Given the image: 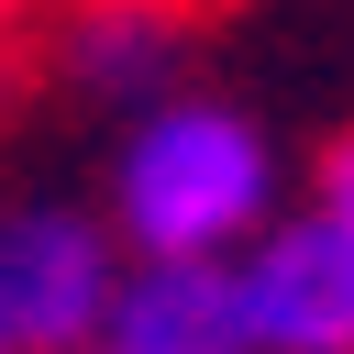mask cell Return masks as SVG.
<instances>
[{
	"mask_svg": "<svg viewBox=\"0 0 354 354\" xmlns=\"http://www.w3.org/2000/svg\"><path fill=\"white\" fill-rule=\"evenodd\" d=\"M266 188H277V155L221 100L144 111L122 166H111V210H122L133 254H188V266H221L232 243H254L266 232Z\"/></svg>",
	"mask_w": 354,
	"mask_h": 354,
	"instance_id": "1",
	"label": "cell"
},
{
	"mask_svg": "<svg viewBox=\"0 0 354 354\" xmlns=\"http://www.w3.org/2000/svg\"><path fill=\"white\" fill-rule=\"evenodd\" d=\"M122 254L77 210H11L0 221V343L11 354H88L111 321Z\"/></svg>",
	"mask_w": 354,
	"mask_h": 354,
	"instance_id": "2",
	"label": "cell"
},
{
	"mask_svg": "<svg viewBox=\"0 0 354 354\" xmlns=\"http://www.w3.org/2000/svg\"><path fill=\"white\" fill-rule=\"evenodd\" d=\"M232 321L243 354H354V243L310 221H266L232 254Z\"/></svg>",
	"mask_w": 354,
	"mask_h": 354,
	"instance_id": "3",
	"label": "cell"
},
{
	"mask_svg": "<svg viewBox=\"0 0 354 354\" xmlns=\"http://www.w3.org/2000/svg\"><path fill=\"white\" fill-rule=\"evenodd\" d=\"M88 354H243L232 321V266H188V254H144L111 288V321Z\"/></svg>",
	"mask_w": 354,
	"mask_h": 354,
	"instance_id": "4",
	"label": "cell"
},
{
	"mask_svg": "<svg viewBox=\"0 0 354 354\" xmlns=\"http://www.w3.org/2000/svg\"><path fill=\"white\" fill-rule=\"evenodd\" d=\"M166 44H177V11L166 0H88L66 22V66L88 88H155L166 77Z\"/></svg>",
	"mask_w": 354,
	"mask_h": 354,
	"instance_id": "5",
	"label": "cell"
},
{
	"mask_svg": "<svg viewBox=\"0 0 354 354\" xmlns=\"http://www.w3.org/2000/svg\"><path fill=\"white\" fill-rule=\"evenodd\" d=\"M321 221H332V232L354 243V133H343V144L321 155Z\"/></svg>",
	"mask_w": 354,
	"mask_h": 354,
	"instance_id": "6",
	"label": "cell"
},
{
	"mask_svg": "<svg viewBox=\"0 0 354 354\" xmlns=\"http://www.w3.org/2000/svg\"><path fill=\"white\" fill-rule=\"evenodd\" d=\"M0 22H11V0H0Z\"/></svg>",
	"mask_w": 354,
	"mask_h": 354,
	"instance_id": "7",
	"label": "cell"
},
{
	"mask_svg": "<svg viewBox=\"0 0 354 354\" xmlns=\"http://www.w3.org/2000/svg\"><path fill=\"white\" fill-rule=\"evenodd\" d=\"M0 354H11V343H0Z\"/></svg>",
	"mask_w": 354,
	"mask_h": 354,
	"instance_id": "8",
	"label": "cell"
}]
</instances>
